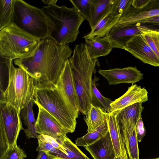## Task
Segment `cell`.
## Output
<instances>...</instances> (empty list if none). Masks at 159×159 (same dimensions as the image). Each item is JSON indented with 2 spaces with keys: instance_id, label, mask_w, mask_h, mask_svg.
Returning <instances> with one entry per match:
<instances>
[{
  "instance_id": "obj_36",
  "label": "cell",
  "mask_w": 159,
  "mask_h": 159,
  "mask_svg": "<svg viewBox=\"0 0 159 159\" xmlns=\"http://www.w3.org/2000/svg\"><path fill=\"white\" fill-rule=\"evenodd\" d=\"M113 159H126L120 156L118 157H115Z\"/></svg>"
},
{
  "instance_id": "obj_33",
  "label": "cell",
  "mask_w": 159,
  "mask_h": 159,
  "mask_svg": "<svg viewBox=\"0 0 159 159\" xmlns=\"http://www.w3.org/2000/svg\"><path fill=\"white\" fill-rule=\"evenodd\" d=\"M151 0H133L132 6L137 9L143 8L146 7Z\"/></svg>"
},
{
  "instance_id": "obj_6",
  "label": "cell",
  "mask_w": 159,
  "mask_h": 159,
  "mask_svg": "<svg viewBox=\"0 0 159 159\" xmlns=\"http://www.w3.org/2000/svg\"><path fill=\"white\" fill-rule=\"evenodd\" d=\"M40 40L11 23L0 30V56L13 60L31 55Z\"/></svg>"
},
{
  "instance_id": "obj_37",
  "label": "cell",
  "mask_w": 159,
  "mask_h": 159,
  "mask_svg": "<svg viewBox=\"0 0 159 159\" xmlns=\"http://www.w3.org/2000/svg\"><path fill=\"white\" fill-rule=\"evenodd\" d=\"M159 159V157L157 158H153V159Z\"/></svg>"
},
{
  "instance_id": "obj_11",
  "label": "cell",
  "mask_w": 159,
  "mask_h": 159,
  "mask_svg": "<svg viewBox=\"0 0 159 159\" xmlns=\"http://www.w3.org/2000/svg\"><path fill=\"white\" fill-rule=\"evenodd\" d=\"M158 15L159 0H151L142 9H136L131 6L120 16L115 26L123 27L134 25L142 20Z\"/></svg>"
},
{
  "instance_id": "obj_15",
  "label": "cell",
  "mask_w": 159,
  "mask_h": 159,
  "mask_svg": "<svg viewBox=\"0 0 159 159\" xmlns=\"http://www.w3.org/2000/svg\"><path fill=\"white\" fill-rule=\"evenodd\" d=\"M141 34L137 24L123 27L115 25L104 38L109 41L112 48L124 49L133 37Z\"/></svg>"
},
{
  "instance_id": "obj_22",
  "label": "cell",
  "mask_w": 159,
  "mask_h": 159,
  "mask_svg": "<svg viewBox=\"0 0 159 159\" xmlns=\"http://www.w3.org/2000/svg\"><path fill=\"white\" fill-rule=\"evenodd\" d=\"M108 113L101 108L91 104L84 118L87 126V132H92L102 125L106 120Z\"/></svg>"
},
{
  "instance_id": "obj_26",
  "label": "cell",
  "mask_w": 159,
  "mask_h": 159,
  "mask_svg": "<svg viewBox=\"0 0 159 159\" xmlns=\"http://www.w3.org/2000/svg\"><path fill=\"white\" fill-rule=\"evenodd\" d=\"M14 0H0V30L11 23Z\"/></svg>"
},
{
  "instance_id": "obj_2",
  "label": "cell",
  "mask_w": 159,
  "mask_h": 159,
  "mask_svg": "<svg viewBox=\"0 0 159 159\" xmlns=\"http://www.w3.org/2000/svg\"><path fill=\"white\" fill-rule=\"evenodd\" d=\"M80 111L85 115L92 103L91 95L92 76L99 66L98 60L91 59L86 46L81 43L75 45L73 55L69 59Z\"/></svg>"
},
{
  "instance_id": "obj_35",
  "label": "cell",
  "mask_w": 159,
  "mask_h": 159,
  "mask_svg": "<svg viewBox=\"0 0 159 159\" xmlns=\"http://www.w3.org/2000/svg\"><path fill=\"white\" fill-rule=\"evenodd\" d=\"M42 2L47 6L50 5L56 4L57 0H42Z\"/></svg>"
},
{
  "instance_id": "obj_17",
  "label": "cell",
  "mask_w": 159,
  "mask_h": 159,
  "mask_svg": "<svg viewBox=\"0 0 159 159\" xmlns=\"http://www.w3.org/2000/svg\"><path fill=\"white\" fill-rule=\"evenodd\" d=\"M84 148L94 159H113L115 157L109 131L95 142Z\"/></svg>"
},
{
  "instance_id": "obj_14",
  "label": "cell",
  "mask_w": 159,
  "mask_h": 159,
  "mask_svg": "<svg viewBox=\"0 0 159 159\" xmlns=\"http://www.w3.org/2000/svg\"><path fill=\"white\" fill-rule=\"evenodd\" d=\"M148 100V92L144 88L132 84L122 96L111 104L110 112L117 111L130 105L144 103Z\"/></svg>"
},
{
  "instance_id": "obj_27",
  "label": "cell",
  "mask_w": 159,
  "mask_h": 159,
  "mask_svg": "<svg viewBox=\"0 0 159 159\" xmlns=\"http://www.w3.org/2000/svg\"><path fill=\"white\" fill-rule=\"evenodd\" d=\"M99 78L95 76L92 83L91 95L92 104L98 107L107 113L110 112V104L112 102L111 99L102 96L97 89L96 83Z\"/></svg>"
},
{
  "instance_id": "obj_28",
  "label": "cell",
  "mask_w": 159,
  "mask_h": 159,
  "mask_svg": "<svg viewBox=\"0 0 159 159\" xmlns=\"http://www.w3.org/2000/svg\"><path fill=\"white\" fill-rule=\"evenodd\" d=\"M73 7L89 22L91 19L93 0H70Z\"/></svg>"
},
{
  "instance_id": "obj_29",
  "label": "cell",
  "mask_w": 159,
  "mask_h": 159,
  "mask_svg": "<svg viewBox=\"0 0 159 159\" xmlns=\"http://www.w3.org/2000/svg\"><path fill=\"white\" fill-rule=\"evenodd\" d=\"M133 0H113L111 12L116 16H121L131 6Z\"/></svg>"
},
{
  "instance_id": "obj_21",
  "label": "cell",
  "mask_w": 159,
  "mask_h": 159,
  "mask_svg": "<svg viewBox=\"0 0 159 159\" xmlns=\"http://www.w3.org/2000/svg\"><path fill=\"white\" fill-rule=\"evenodd\" d=\"M113 0H93L91 19L89 22L91 29L111 11Z\"/></svg>"
},
{
  "instance_id": "obj_34",
  "label": "cell",
  "mask_w": 159,
  "mask_h": 159,
  "mask_svg": "<svg viewBox=\"0 0 159 159\" xmlns=\"http://www.w3.org/2000/svg\"><path fill=\"white\" fill-rule=\"evenodd\" d=\"M36 159H54L51 156L43 151H39Z\"/></svg>"
},
{
  "instance_id": "obj_9",
  "label": "cell",
  "mask_w": 159,
  "mask_h": 159,
  "mask_svg": "<svg viewBox=\"0 0 159 159\" xmlns=\"http://www.w3.org/2000/svg\"><path fill=\"white\" fill-rule=\"evenodd\" d=\"M55 87L58 90L70 114L76 119L78 117L80 110L69 59L66 61Z\"/></svg>"
},
{
  "instance_id": "obj_30",
  "label": "cell",
  "mask_w": 159,
  "mask_h": 159,
  "mask_svg": "<svg viewBox=\"0 0 159 159\" xmlns=\"http://www.w3.org/2000/svg\"><path fill=\"white\" fill-rule=\"evenodd\" d=\"M27 155L17 144L8 149L3 159H24Z\"/></svg>"
},
{
  "instance_id": "obj_16",
  "label": "cell",
  "mask_w": 159,
  "mask_h": 159,
  "mask_svg": "<svg viewBox=\"0 0 159 159\" xmlns=\"http://www.w3.org/2000/svg\"><path fill=\"white\" fill-rule=\"evenodd\" d=\"M116 111L108 113L107 117L108 131L113 146L115 157H122L128 159V156L122 137Z\"/></svg>"
},
{
  "instance_id": "obj_3",
  "label": "cell",
  "mask_w": 159,
  "mask_h": 159,
  "mask_svg": "<svg viewBox=\"0 0 159 159\" xmlns=\"http://www.w3.org/2000/svg\"><path fill=\"white\" fill-rule=\"evenodd\" d=\"M41 9L51 25L49 37L59 45L68 44L76 39L79 27L85 19L74 7L70 8L56 4Z\"/></svg>"
},
{
  "instance_id": "obj_32",
  "label": "cell",
  "mask_w": 159,
  "mask_h": 159,
  "mask_svg": "<svg viewBox=\"0 0 159 159\" xmlns=\"http://www.w3.org/2000/svg\"><path fill=\"white\" fill-rule=\"evenodd\" d=\"M135 129L138 141L141 142L146 133L142 117L138 120L136 125Z\"/></svg>"
},
{
  "instance_id": "obj_7",
  "label": "cell",
  "mask_w": 159,
  "mask_h": 159,
  "mask_svg": "<svg viewBox=\"0 0 159 159\" xmlns=\"http://www.w3.org/2000/svg\"><path fill=\"white\" fill-rule=\"evenodd\" d=\"M34 102L39 104L61 124L68 133L74 132L76 119L70 114L66 104L55 87H35Z\"/></svg>"
},
{
  "instance_id": "obj_12",
  "label": "cell",
  "mask_w": 159,
  "mask_h": 159,
  "mask_svg": "<svg viewBox=\"0 0 159 159\" xmlns=\"http://www.w3.org/2000/svg\"><path fill=\"white\" fill-rule=\"evenodd\" d=\"M124 50L145 63L159 66V59L141 34L133 37Z\"/></svg>"
},
{
  "instance_id": "obj_5",
  "label": "cell",
  "mask_w": 159,
  "mask_h": 159,
  "mask_svg": "<svg viewBox=\"0 0 159 159\" xmlns=\"http://www.w3.org/2000/svg\"><path fill=\"white\" fill-rule=\"evenodd\" d=\"M11 23L39 40L49 37L51 30L49 20L41 8L21 0H14Z\"/></svg>"
},
{
  "instance_id": "obj_18",
  "label": "cell",
  "mask_w": 159,
  "mask_h": 159,
  "mask_svg": "<svg viewBox=\"0 0 159 159\" xmlns=\"http://www.w3.org/2000/svg\"><path fill=\"white\" fill-rule=\"evenodd\" d=\"M120 16L114 15L111 12L91 29V31L83 37L85 40L95 38H104L117 23Z\"/></svg>"
},
{
  "instance_id": "obj_31",
  "label": "cell",
  "mask_w": 159,
  "mask_h": 159,
  "mask_svg": "<svg viewBox=\"0 0 159 159\" xmlns=\"http://www.w3.org/2000/svg\"><path fill=\"white\" fill-rule=\"evenodd\" d=\"M138 23L148 27L159 29V15L142 20Z\"/></svg>"
},
{
  "instance_id": "obj_19",
  "label": "cell",
  "mask_w": 159,
  "mask_h": 159,
  "mask_svg": "<svg viewBox=\"0 0 159 159\" xmlns=\"http://www.w3.org/2000/svg\"><path fill=\"white\" fill-rule=\"evenodd\" d=\"M84 44L90 57L92 59L107 55L112 48L109 41L104 38L86 40Z\"/></svg>"
},
{
  "instance_id": "obj_10",
  "label": "cell",
  "mask_w": 159,
  "mask_h": 159,
  "mask_svg": "<svg viewBox=\"0 0 159 159\" xmlns=\"http://www.w3.org/2000/svg\"><path fill=\"white\" fill-rule=\"evenodd\" d=\"M38 107L36 125L39 134L53 138L61 144L68 133L57 120L38 103L34 102Z\"/></svg>"
},
{
  "instance_id": "obj_1",
  "label": "cell",
  "mask_w": 159,
  "mask_h": 159,
  "mask_svg": "<svg viewBox=\"0 0 159 159\" xmlns=\"http://www.w3.org/2000/svg\"><path fill=\"white\" fill-rule=\"evenodd\" d=\"M72 53L68 44L59 45L48 37L40 40L31 55L15 60L14 63L27 72L35 87H55Z\"/></svg>"
},
{
  "instance_id": "obj_24",
  "label": "cell",
  "mask_w": 159,
  "mask_h": 159,
  "mask_svg": "<svg viewBox=\"0 0 159 159\" xmlns=\"http://www.w3.org/2000/svg\"><path fill=\"white\" fill-rule=\"evenodd\" d=\"M108 131L107 117L104 123L92 132H88L83 137L77 138L75 141L77 146L85 147L98 140Z\"/></svg>"
},
{
  "instance_id": "obj_8",
  "label": "cell",
  "mask_w": 159,
  "mask_h": 159,
  "mask_svg": "<svg viewBox=\"0 0 159 159\" xmlns=\"http://www.w3.org/2000/svg\"><path fill=\"white\" fill-rule=\"evenodd\" d=\"M0 134L4 137L8 149L17 144L22 126L20 112L12 105L0 101Z\"/></svg>"
},
{
  "instance_id": "obj_20",
  "label": "cell",
  "mask_w": 159,
  "mask_h": 159,
  "mask_svg": "<svg viewBox=\"0 0 159 159\" xmlns=\"http://www.w3.org/2000/svg\"><path fill=\"white\" fill-rule=\"evenodd\" d=\"M142 102H138L116 111V118L119 124L131 123L136 125L144 109Z\"/></svg>"
},
{
  "instance_id": "obj_4",
  "label": "cell",
  "mask_w": 159,
  "mask_h": 159,
  "mask_svg": "<svg viewBox=\"0 0 159 159\" xmlns=\"http://www.w3.org/2000/svg\"><path fill=\"white\" fill-rule=\"evenodd\" d=\"M35 86L33 79L23 68L10 63L7 85L0 94V101L14 107L20 112L34 98Z\"/></svg>"
},
{
  "instance_id": "obj_23",
  "label": "cell",
  "mask_w": 159,
  "mask_h": 159,
  "mask_svg": "<svg viewBox=\"0 0 159 159\" xmlns=\"http://www.w3.org/2000/svg\"><path fill=\"white\" fill-rule=\"evenodd\" d=\"M34 99L32 100L27 106L20 111V117L27 128L24 130L26 138H37L39 134L37 132L35 120L33 111V106L34 103Z\"/></svg>"
},
{
  "instance_id": "obj_13",
  "label": "cell",
  "mask_w": 159,
  "mask_h": 159,
  "mask_svg": "<svg viewBox=\"0 0 159 159\" xmlns=\"http://www.w3.org/2000/svg\"><path fill=\"white\" fill-rule=\"evenodd\" d=\"M98 72L107 80L110 85L121 83H132L139 82L143 77V74L136 67L101 70Z\"/></svg>"
},
{
  "instance_id": "obj_25",
  "label": "cell",
  "mask_w": 159,
  "mask_h": 159,
  "mask_svg": "<svg viewBox=\"0 0 159 159\" xmlns=\"http://www.w3.org/2000/svg\"><path fill=\"white\" fill-rule=\"evenodd\" d=\"M138 24V28L152 49L159 59V29Z\"/></svg>"
}]
</instances>
